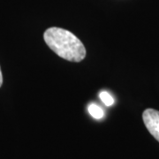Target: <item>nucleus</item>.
Wrapping results in <instances>:
<instances>
[{
    "label": "nucleus",
    "instance_id": "obj_1",
    "mask_svg": "<svg viewBox=\"0 0 159 159\" xmlns=\"http://www.w3.org/2000/svg\"><path fill=\"white\" fill-rule=\"evenodd\" d=\"M43 39L57 55L71 62H80L86 57V49L81 41L72 32L60 28L45 30Z\"/></svg>",
    "mask_w": 159,
    "mask_h": 159
},
{
    "label": "nucleus",
    "instance_id": "obj_2",
    "mask_svg": "<svg viewBox=\"0 0 159 159\" xmlns=\"http://www.w3.org/2000/svg\"><path fill=\"white\" fill-rule=\"evenodd\" d=\"M144 125L151 135L159 142V111L154 109H147L142 113Z\"/></svg>",
    "mask_w": 159,
    "mask_h": 159
},
{
    "label": "nucleus",
    "instance_id": "obj_3",
    "mask_svg": "<svg viewBox=\"0 0 159 159\" xmlns=\"http://www.w3.org/2000/svg\"><path fill=\"white\" fill-rule=\"evenodd\" d=\"M89 112L95 119H102L103 117V111L96 103H90L89 105Z\"/></svg>",
    "mask_w": 159,
    "mask_h": 159
},
{
    "label": "nucleus",
    "instance_id": "obj_5",
    "mask_svg": "<svg viewBox=\"0 0 159 159\" xmlns=\"http://www.w3.org/2000/svg\"><path fill=\"white\" fill-rule=\"evenodd\" d=\"M3 84V75H2V71H1V68H0V87Z\"/></svg>",
    "mask_w": 159,
    "mask_h": 159
},
{
    "label": "nucleus",
    "instance_id": "obj_4",
    "mask_svg": "<svg viewBox=\"0 0 159 159\" xmlns=\"http://www.w3.org/2000/svg\"><path fill=\"white\" fill-rule=\"evenodd\" d=\"M100 98L101 100L102 101V102L106 105V106H111L113 104L114 102V99L113 97H111L108 92L106 91H102L100 93Z\"/></svg>",
    "mask_w": 159,
    "mask_h": 159
}]
</instances>
